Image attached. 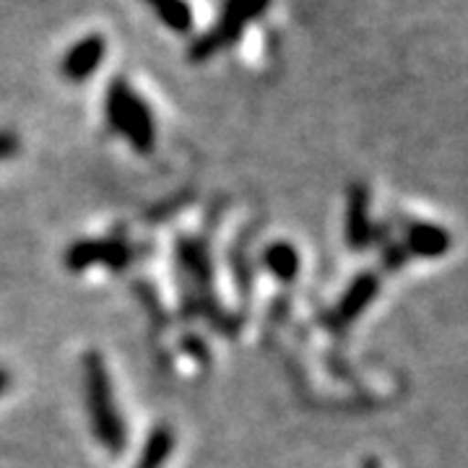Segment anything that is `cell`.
<instances>
[{
	"mask_svg": "<svg viewBox=\"0 0 468 468\" xmlns=\"http://www.w3.org/2000/svg\"><path fill=\"white\" fill-rule=\"evenodd\" d=\"M84 383L94 435L110 452H115V455L122 452L125 442H128V432H125V424H122V419L115 409L104 359L97 351H89L84 356Z\"/></svg>",
	"mask_w": 468,
	"mask_h": 468,
	"instance_id": "obj_1",
	"label": "cell"
},
{
	"mask_svg": "<svg viewBox=\"0 0 468 468\" xmlns=\"http://www.w3.org/2000/svg\"><path fill=\"white\" fill-rule=\"evenodd\" d=\"M107 122L112 131L128 138V144L141 154H149L156 141L149 104L135 94L125 81H112L107 91Z\"/></svg>",
	"mask_w": 468,
	"mask_h": 468,
	"instance_id": "obj_2",
	"label": "cell"
},
{
	"mask_svg": "<svg viewBox=\"0 0 468 468\" xmlns=\"http://www.w3.org/2000/svg\"><path fill=\"white\" fill-rule=\"evenodd\" d=\"M133 250L122 239H79L66 250V266L70 271H86L94 266H107L122 271L131 266Z\"/></svg>",
	"mask_w": 468,
	"mask_h": 468,
	"instance_id": "obj_3",
	"label": "cell"
},
{
	"mask_svg": "<svg viewBox=\"0 0 468 468\" xmlns=\"http://www.w3.org/2000/svg\"><path fill=\"white\" fill-rule=\"evenodd\" d=\"M104 55H107V39L101 34H89L66 52V58L60 60V76L73 84H84L101 66Z\"/></svg>",
	"mask_w": 468,
	"mask_h": 468,
	"instance_id": "obj_4",
	"label": "cell"
},
{
	"mask_svg": "<svg viewBox=\"0 0 468 468\" xmlns=\"http://www.w3.org/2000/svg\"><path fill=\"white\" fill-rule=\"evenodd\" d=\"M369 196L365 185H351L346 208V242L351 250H365L375 242V227L369 221Z\"/></svg>",
	"mask_w": 468,
	"mask_h": 468,
	"instance_id": "obj_5",
	"label": "cell"
},
{
	"mask_svg": "<svg viewBox=\"0 0 468 468\" xmlns=\"http://www.w3.org/2000/svg\"><path fill=\"white\" fill-rule=\"evenodd\" d=\"M378 292H380V279L375 273H359L335 307V325H349L351 320L359 318L367 310L369 302L378 297Z\"/></svg>",
	"mask_w": 468,
	"mask_h": 468,
	"instance_id": "obj_6",
	"label": "cell"
},
{
	"mask_svg": "<svg viewBox=\"0 0 468 468\" xmlns=\"http://www.w3.org/2000/svg\"><path fill=\"white\" fill-rule=\"evenodd\" d=\"M452 237L448 229L437 227V224H424V221H414L406 227V250L409 255L417 258H440L451 250Z\"/></svg>",
	"mask_w": 468,
	"mask_h": 468,
	"instance_id": "obj_7",
	"label": "cell"
},
{
	"mask_svg": "<svg viewBox=\"0 0 468 468\" xmlns=\"http://www.w3.org/2000/svg\"><path fill=\"white\" fill-rule=\"evenodd\" d=\"M239 37H242V29H239V27H234V24H229V21L218 18V24L214 27V29H208V32L201 34V37L193 42V48H190V52H187V58H190L193 63H203V60L214 58L218 50H224V48L234 45Z\"/></svg>",
	"mask_w": 468,
	"mask_h": 468,
	"instance_id": "obj_8",
	"label": "cell"
},
{
	"mask_svg": "<svg viewBox=\"0 0 468 468\" xmlns=\"http://www.w3.org/2000/svg\"><path fill=\"white\" fill-rule=\"evenodd\" d=\"M263 263L284 284H292L297 279V273H300V255H297V250L292 245H286V242H273L271 248H266Z\"/></svg>",
	"mask_w": 468,
	"mask_h": 468,
	"instance_id": "obj_9",
	"label": "cell"
},
{
	"mask_svg": "<svg viewBox=\"0 0 468 468\" xmlns=\"http://www.w3.org/2000/svg\"><path fill=\"white\" fill-rule=\"evenodd\" d=\"M172 448H175L172 430L169 427H156L149 435V440H146L135 468H162L167 463L169 455H172Z\"/></svg>",
	"mask_w": 468,
	"mask_h": 468,
	"instance_id": "obj_10",
	"label": "cell"
},
{
	"mask_svg": "<svg viewBox=\"0 0 468 468\" xmlns=\"http://www.w3.org/2000/svg\"><path fill=\"white\" fill-rule=\"evenodd\" d=\"M154 5L156 16L167 24L172 32L187 34L193 29V11L185 0H146Z\"/></svg>",
	"mask_w": 468,
	"mask_h": 468,
	"instance_id": "obj_11",
	"label": "cell"
},
{
	"mask_svg": "<svg viewBox=\"0 0 468 468\" xmlns=\"http://www.w3.org/2000/svg\"><path fill=\"white\" fill-rule=\"evenodd\" d=\"M268 5H271V0H224L221 18L239 27V29H245V24H250V21L266 14Z\"/></svg>",
	"mask_w": 468,
	"mask_h": 468,
	"instance_id": "obj_12",
	"label": "cell"
},
{
	"mask_svg": "<svg viewBox=\"0 0 468 468\" xmlns=\"http://www.w3.org/2000/svg\"><path fill=\"white\" fill-rule=\"evenodd\" d=\"M406 258H409V250L401 248V245H390L388 250H385V268H390V271H396V268H401L406 263Z\"/></svg>",
	"mask_w": 468,
	"mask_h": 468,
	"instance_id": "obj_13",
	"label": "cell"
},
{
	"mask_svg": "<svg viewBox=\"0 0 468 468\" xmlns=\"http://www.w3.org/2000/svg\"><path fill=\"white\" fill-rule=\"evenodd\" d=\"M18 151V138L14 133H0V162L11 159Z\"/></svg>",
	"mask_w": 468,
	"mask_h": 468,
	"instance_id": "obj_14",
	"label": "cell"
},
{
	"mask_svg": "<svg viewBox=\"0 0 468 468\" xmlns=\"http://www.w3.org/2000/svg\"><path fill=\"white\" fill-rule=\"evenodd\" d=\"M8 385H11V375L0 367V393H5V390H8Z\"/></svg>",
	"mask_w": 468,
	"mask_h": 468,
	"instance_id": "obj_15",
	"label": "cell"
},
{
	"mask_svg": "<svg viewBox=\"0 0 468 468\" xmlns=\"http://www.w3.org/2000/svg\"><path fill=\"white\" fill-rule=\"evenodd\" d=\"M365 468H380V463H378L375 458H367V461H365Z\"/></svg>",
	"mask_w": 468,
	"mask_h": 468,
	"instance_id": "obj_16",
	"label": "cell"
}]
</instances>
